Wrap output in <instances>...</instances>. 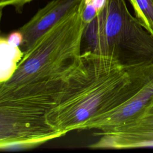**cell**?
Listing matches in <instances>:
<instances>
[{"label":"cell","instance_id":"6da1fadb","mask_svg":"<svg viewBox=\"0 0 153 153\" xmlns=\"http://www.w3.org/2000/svg\"><path fill=\"white\" fill-rule=\"evenodd\" d=\"M82 55L83 67L46 115L48 124L63 136L135 97L153 93V63L131 66L117 56L88 50Z\"/></svg>","mask_w":153,"mask_h":153},{"label":"cell","instance_id":"7a4b0ae2","mask_svg":"<svg viewBox=\"0 0 153 153\" xmlns=\"http://www.w3.org/2000/svg\"><path fill=\"white\" fill-rule=\"evenodd\" d=\"M85 26L79 8L57 23L24 52L13 76L0 82V91H63L83 66Z\"/></svg>","mask_w":153,"mask_h":153},{"label":"cell","instance_id":"3957f363","mask_svg":"<svg viewBox=\"0 0 153 153\" xmlns=\"http://www.w3.org/2000/svg\"><path fill=\"white\" fill-rule=\"evenodd\" d=\"M85 50L113 55L128 65L153 63V35L129 12L124 0H106L85 26Z\"/></svg>","mask_w":153,"mask_h":153},{"label":"cell","instance_id":"277c9868","mask_svg":"<svg viewBox=\"0 0 153 153\" xmlns=\"http://www.w3.org/2000/svg\"><path fill=\"white\" fill-rule=\"evenodd\" d=\"M99 139L93 149H128L153 147V101L135 118L105 131H96Z\"/></svg>","mask_w":153,"mask_h":153},{"label":"cell","instance_id":"5b68a950","mask_svg":"<svg viewBox=\"0 0 153 153\" xmlns=\"http://www.w3.org/2000/svg\"><path fill=\"white\" fill-rule=\"evenodd\" d=\"M81 0H52L18 30L23 41L20 47L25 52L42 34L61 20L78 10Z\"/></svg>","mask_w":153,"mask_h":153},{"label":"cell","instance_id":"8992f818","mask_svg":"<svg viewBox=\"0 0 153 153\" xmlns=\"http://www.w3.org/2000/svg\"><path fill=\"white\" fill-rule=\"evenodd\" d=\"M1 71L0 82L8 81L14 74L24 52L20 47L11 46L7 38L1 37Z\"/></svg>","mask_w":153,"mask_h":153},{"label":"cell","instance_id":"52a82bcc","mask_svg":"<svg viewBox=\"0 0 153 153\" xmlns=\"http://www.w3.org/2000/svg\"><path fill=\"white\" fill-rule=\"evenodd\" d=\"M135 17L140 25L153 35V0H128Z\"/></svg>","mask_w":153,"mask_h":153},{"label":"cell","instance_id":"ba28073f","mask_svg":"<svg viewBox=\"0 0 153 153\" xmlns=\"http://www.w3.org/2000/svg\"><path fill=\"white\" fill-rule=\"evenodd\" d=\"M106 0H81L79 11L84 23H90L103 8Z\"/></svg>","mask_w":153,"mask_h":153},{"label":"cell","instance_id":"9c48e42d","mask_svg":"<svg viewBox=\"0 0 153 153\" xmlns=\"http://www.w3.org/2000/svg\"><path fill=\"white\" fill-rule=\"evenodd\" d=\"M35 0H0L1 10L7 6H12L17 13H22L24 7Z\"/></svg>","mask_w":153,"mask_h":153},{"label":"cell","instance_id":"30bf717a","mask_svg":"<svg viewBox=\"0 0 153 153\" xmlns=\"http://www.w3.org/2000/svg\"><path fill=\"white\" fill-rule=\"evenodd\" d=\"M7 39L8 44L14 47H20L23 41V35L19 30L11 32Z\"/></svg>","mask_w":153,"mask_h":153}]
</instances>
